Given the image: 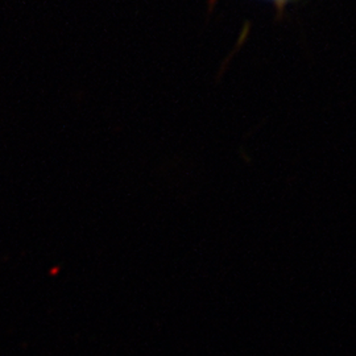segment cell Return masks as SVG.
<instances>
[{
    "label": "cell",
    "mask_w": 356,
    "mask_h": 356,
    "mask_svg": "<svg viewBox=\"0 0 356 356\" xmlns=\"http://www.w3.org/2000/svg\"><path fill=\"white\" fill-rule=\"evenodd\" d=\"M275 1H276V3H284L285 0H275Z\"/></svg>",
    "instance_id": "1"
}]
</instances>
